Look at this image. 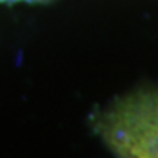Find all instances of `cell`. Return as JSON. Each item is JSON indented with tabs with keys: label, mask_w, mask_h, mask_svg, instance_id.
I'll return each mask as SVG.
<instances>
[{
	"label": "cell",
	"mask_w": 158,
	"mask_h": 158,
	"mask_svg": "<svg viewBox=\"0 0 158 158\" xmlns=\"http://www.w3.org/2000/svg\"><path fill=\"white\" fill-rule=\"evenodd\" d=\"M94 129L120 157L158 158V86L117 97L95 114Z\"/></svg>",
	"instance_id": "cell-1"
}]
</instances>
